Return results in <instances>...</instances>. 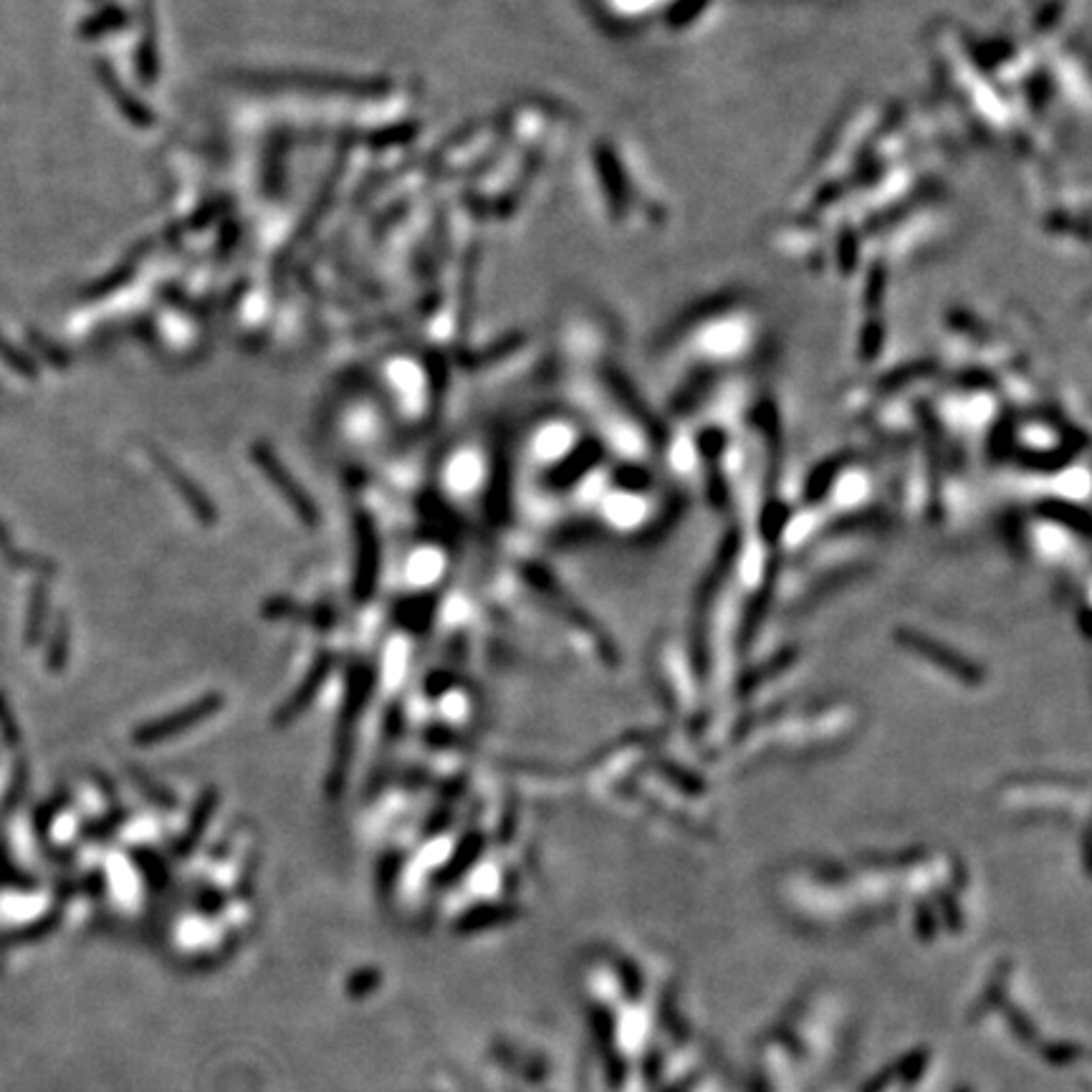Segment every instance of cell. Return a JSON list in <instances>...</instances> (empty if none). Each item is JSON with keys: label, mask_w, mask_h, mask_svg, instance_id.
I'll use <instances>...</instances> for the list:
<instances>
[{"label": "cell", "mask_w": 1092, "mask_h": 1092, "mask_svg": "<svg viewBox=\"0 0 1092 1092\" xmlns=\"http://www.w3.org/2000/svg\"><path fill=\"white\" fill-rule=\"evenodd\" d=\"M253 458H255V463H259V468L263 470V474L268 476V481L276 485V491H279V494L286 498V503L292 506L294 514L299 516L307 526L319 524V511H316L312 496H309L307 491H303L301 485L296 483V478L288 474L286 468H283V465L279 463V458H276L271 450H268L263 443H259L253 448Z\"/></svg>", "instance_id": "cell-4"}, {"label": "cell", "mask_w": 1092, "mask_h": 1092, "mask_svg": "<svg viewBox=\"0 0 1092 1092\" xmlns=\"http://www.w3.org/2000/svg\"><path fill=\"white\" fill-rule=\"evenodd\" d=\"M450 820H453V809H450V805H445V807L437 809L433 817H430L428 825H425V832L423 834H425V838H433V834L443 832V829L448 827Z\"/></svg>", "instance_id": "cell-13"}, {"label": "cell", "mask_w": 1092, "mask_h": 1092, "mask_svg": "<svg viewBox=\"0 0 1092 1092\" xmlns=\"http://www.w3.org/2000/svg\"><path fill=\"white\" fill-rule=\"evenodd\" d=\"M154 461H158L162 474L170 478V483L175 485V491H178V494L185 498L187 509H191V514L198 518V522L208 524V526H213L215 522H218V511H215L213 501L205 494H202V491L191 481V478L182 474L180 468H175V465L167 461V458L154 456Z\"/></svg>", "instance_id": "cell-6"}, {"label": "cell", "mask_w": 1092, "mask_h": 1092, "mask_svg": "<svg viewBox=\"0 0 1092 1092\" xmlns=\"http://www.w3.org/2000/svg\"><path fill=\"white\" fill-rule=\"evenodd\" d=\"M453 683H456L453 673L435 671V673H430L428 678H425V693H428V696L437 698V696H443V693H448L450 688H453Z\"/></svg>", "instance_id": "cell-12"}, {"label": "cell", "mask_w": 1092, "mask_h": 1092, "mask_svg": "<svg viewBox=\"0 0 1092 1092\" xmlns=\"http://www.w3.org/2000/svg\"><path fill=\"white\" fill-rule=\"evenodd\" d=\"M481 849H483V838H481V834H478V832L465 834V838L461 840V845L456 847L453 858H450L448 865L441 870V880L450 882V880H456L458 875H463L465 870H468L470 862H474L478 855H481Z\"/></svg>", "instance_id": "cell-10"}, {"label": "cell", "mask_w": 1092, "mask_h": 1092, "mask_svg": "<svg viewBox=\"0 0 1092 1092\" xmlns=\"http://www.w3.org/2000/svg\"><path fill=\"white\" fill-rule=\"evenodd\" d=\"M222 706H226V698H222L220 693H211V696H202L195 700V704L170 713V716L154 718V721H150V724L137 726V731H134L132 739H134V744L150 746V744H158V741L180 737V733L191 731L193 726H198V724H202V721L215 716Z\"/></svg>", "instance_id": "cell-2"}, {"label": "cell", "mask_w": 1092, "mask_h": 1092, "mask_svg": "<svg viewBox=\"0 0 1092 1092\" xmlns=\"http://www.w3.org/2000/svg\"><path fill=\"white\" fill-rule=\"evenodd\" d=\"M218 799L220 797H218V789L215 787H208L205 792L200 794L198 801H195L193 812H191V820H187L185 834H182V838L178 840V845H175V855H182V858H185V855L193 853L202 834H205L208 825H211L215 807H218Z\"/></svg>", "instance_id": "cell-8"}, {"label": "cell", "mask_w": 1092, "mask_h": 1092, "mask_svg": "<svg viewBox=\"0 0 1092 1092\" xmlns=\"http://www.w3.org/2000/svg\"><path fill=\"white\" fill-rule=\"evenodd\" d=\"M332 667H334V656H332V652H319V656H316V660H314V665L309 667L307 678H303L301 683H299V688H296V691L292 693V698H288L286 704H283L279 711H276L274 724L279 726V728H283V726L292 724V721L299 718L301 713L307 711L309 706H312V700L316 698V693L321 691L324 680L329 678Z\"/></svg>", "instance_id": "cell-5"}, {"label": "cell", "mask_w": 1092, "mask_h": 1092, "mask_svg": "<svg viewBox=\"0 0 1092 1092\" xmlns=\"http://www.w3.org/2000/svg\"><path fill=\"white\" fill-rule=\"evenodd\" d=\"M437 612V599L433 595H417L408 597L395 607V623L402 627V630L410 632H428L430 625H433V617Z\"/></svg>", "instance_id": "cell-9"}, {"label": "cell", "mask_w": 1092, "mask_h": 1092, "mask_svg": "<svg viewBox=\"0 0 1092 1092\" xmlns=\"http://www.w3.org/2000/svg\"><path fill=\"white\" fill-rule=\"evenodd\" d=\"M130 774H132L134 784H137V787H139V792H142V794H145V797H147V799H150V801H152V805H158V807H165V809H172V807H178V799H175V794L170 792V789H167V787H162L158 779H152V777H150V774H147V772H142V768H139V766H130Z\"/></svg>", "instance_id": "cell-11"}, {"label": "cell", "mask_w": 1092, "mask_h": 1092, "mask_svg": "<svg viewBox=\"0 0 1092 1092\" xmlns=\"http://www.w3.org/2000/svg\"><path fill=\"white\" fill-rule=\"evenodd\" d=\"M354 599L367 602L373 599L380 579V536H377L375 518L367 511H357L354 516Z\"/></svg>", "instance_id": "cell-3"}, {"label": "cell", "mask_w": 1092, "mask_h": 1092, "mask_svg": "<svg viewBox=\"0 0 1092 1092\" xmlns=\"http://www.w3.org/2000/svg\"><path fill=\"white\" fill-rule=\"evenodd\" d=\"M375 691V671L373 665L354 663L347 673V696H344L340 726H336V739H334V757H332V768H329L327 777V797L340 799L344 792V784H347L349 777V764H352L354 754V726L357 718H360L362 708L367 706L369 696Z\"/></svg>", "instance_id": "cell-1"}, {"label": "cell", "mask_w": 1092, "mask_h": 1092, "mask_svg": "<svg viewBox=\"0 0 1092 1092\" xmlns=\"http://www.w3.org/2000/svg\"><path fill=\"white\" fill-rule=\"evenodd\" d=\"M261 615L271 617V619H303V623H312L314 627H319V630H329V627L334 625V610L332 607H324V605H299L294 602V599H283V597H274L268 599V602L261 605Z\"/></svg>", "instance_id": "cell-7"}]
</instances>
